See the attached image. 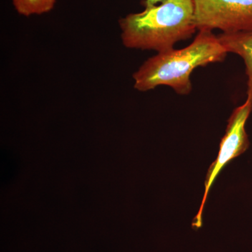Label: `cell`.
I'll list each match as a JSON object with an SVG mask.
<instances>
[{
	"mask_svg": "<svg viewBox=\"0 0 252 252\" xmlns=\"http://www.w3.org/2000/svg\"><path fill=\"white\" fill-rule=\"evenodd\" d=\"M217 37L227 52L238 55L243 59L248 77L247 100L252 102V32L222 33Z\"/></svg>",
	"mask_w": 252,
	"mask_h": 252,
	"instance_id": "cell-5",
	"label": "cell"
},
{
	"mask_svg": "<svg viewBox=\"0 0 252 252\" xmlns=\"http://www.w3.org/2000/svg\"><path fill=\"white\" fill-rule=\"evenodd\" d=\"M198 31L252 32V0H193Z\"/></svg>",
	"mask_w": 252,
	"mask_h": 252,
	"instance_id": "cell-4",
	"label": "cell"
},
{
	"mask_svg": "<svg viewBox=\"0 0 252 252\" xmlns=\"http://www.w3.org/2000/svg\"><path fill=\"white\" fill-rule=\"evenodd\" d=\"M252 111V102L246 99L243 105L234 109L228 119L225 135L220 140L218 156L216 160L210 165L207 171L203 200L199 211L196 216L194 217L192 223V227L195 229H198L203 225L202 217L204 207L206 203L209 192L220 172L225 165L235 158L245 153L250 147V141L245 130V125Z\"/></svg>",
	"mask_w": 252,
	"mask_h": 252,
	"instance_id": "cell-3",
	"label": "cell"
},
{
	"mask_svg": "<svg viewBox=\"0 0 252 252\" xmlns=\"http://www.w3.org/2000/svg\"><path fill=\"white\" fill-rule=\"evenodd\" d=\"M227 54L212 31L201 30L187 47L158 53L145 61L132 75L134 88L146 92L167 86L176 94L187 95L192 90L190 74L194 69L223 62Z\"/></svg>",
	"mask_w": 252,
	"mask_h": 252,
	"instance_id": "cell-1",
	"label": "cell"
},
{
	"mask_svg": "<svg viewBox=\"0 0 252 252\" xmlns=\"http://www.w3.org/2000/svg\"><path fill=\"white\" fill-rule=\"evenodd\" d=\"M13 6L21 16L29 17L49 13L57 0H11Z\"/></svg>",
	"mask_w": 252,
	"mask_h": 252,
	"instance_id": "cell-6",
	"label": "cell"
},
{
	"mask_svg": "<svg viewBox=\"0 0 252 252\" xmlns=\"http://www.w3.org/2000/svg\"><path fill=\"white\" fill-rule=\"evenodd\" d=\"M123 44L128 49L165 52L189 39L197 28L193 0H168L119 21Z\"/></svg>",
	"mask_w": 252,
	"mask_h": 252,
	"instance_id": "cell-2",
	"label": "cell"
},
{
	"mask_svg": "<svg viewBox=\"0 0 252 252\" xmlns=\"http://www.w3.org/2000/svg\"><path fill=\"white\" fill-rule=\"evenodd\" d=\"M167 1L168 0H144L142 4H143L144 8H149L156 6V5L162 4Z\"/></svg>",
	"mask_w": 252,
	"mask_h": 252,
	"instance_id": "cell-7",
	"label": "cell"
}]
</instances>
